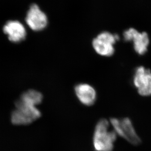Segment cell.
I'll return each instance as SVG.
<instances>
[{
    "label": "cell",
    "instance_id": "6da1fadb",
    "mask_svg": "<svg viewBox=\"0 0 151 151\" xmlns=\"http://www.w3.org/2000/svg\"><path fill=\"white\" fill-rule=\"evenodd\" d=\"M117 134L110 130V124L105 118H101L96 124L93 135V147L95 151H113Z\"/></svg>",
    "mask_w": 151,
    "mask_h": 151
},
{
    "label": "cell",
    "instance_id": "7a4b0ae2",
    "mask_svg": "<svg viewBox=\"0 0 151 151\" xmlns=\"http://www.w3.org/2000/svg\"><path fill=\"white\" fill-rule=\"evenodd\" d=\"M110 121L114 131L119 137L124 138L133 145L141 143V139L135 131L133 122L129 117L110 118Z\"/></svg>",
    "mask_w": 151,
    "mask_h": 151
},
{
    "label": "cell",
    "instance_id": "3957f363",
    "mask_svg": "<svg viewBox=\"0 0 151 151\" xmlns=\"http://www.w3.org/2000/svg\"><path fill=\"white\" fill-rule=\"evenodd\" d=\"M16 109L12 114V122L13 124L21 125L30 124L41 116L40 111L33 106L29 105L16 101Z\"/></svg>",
    "mask_w": 151,
    "mask_h": 151
},
{
    "label": "cell",
    "instance_id": "277c9868",
    "mask_svg": "<svg viewBox=\"0 0 151 151\" xmlns=\"http://www.w3.org/2000/svg\"><path fill=\"white\" fill-rule=\"evenodd\" d=\"M119 39L118 35H114L108 32H102L93 40V47L100 55L111 56L115 50L114 45Z\"/></svg>",
    "mask_w": 151,
    "mask_h": 151
},
{
    "label": "cell",
    "instance_id": "5b68a950",
    "mask_svg": "<svg viewBox=\"0 0 151 151\" xmlns=\"http://www.w3.org/2000/svg\"><path fill=\"white\" fill-rule=\"evenodd\" d=\"M133 84L140 96H151V70L142 66L137 68L133 78Z\"/></svg>",
    "mask_w": 151,
    "mask_h": 151
},
{
    "label": "cell",
    "instance_id": "8992f818",
    "mask_svg": "<svg viewBox=\"0 0 151 151\" xmlns=\"http://www.w3.org/2000/svg\"><path fill=\"white\" fill-rule=\"evenodd\" d=\"M25 20L29 27L36 32L43 30L47 24V16L35 4L30 6Z\"/></svg>",
    "mask_w": 151,
    "mask_h": 151
},
{
    "label": "cell",
    "instance_id": "52a82bcc",
    "mask_svg": "<svg viewBox=\"0 0 151 151\" xmlns=\"http://www.w3.org/2000/svg\"><path fill=\"white\" fill-rule=\"evenodd\" d=\"M123 37L125 41H133L134 48L138 54L143 55L148 50L149 44L148 35L145 32L140 33L133 28L124 32Z\"/></svg>",
    "mask_w": 151,
    "mask_h": 151
},
{
    "label": "cell",
    "instance_id": "ba28073f",
    "mask_svg": "<svg viewBox=\"0 0 151 151\" xmlns=\"http://www.w3.org/2000/svg\"><path fill=\"white\" fill-rule=\"evenodd\" d=\"M3 32L10 41L19 43L26 38L27 32L24 26L18 21H9L4 24Z\"/></svg>",
    "mask_w": 151,
    "mask_h": 151
},
{
    "label": "cell",
    "instance_id": "9c48e42d",
    "mask_svg": "<svg viewBox=\"0 0 151 151\" xmlns=\"http://www.w3.org/2000/svg\"><path fill=\"white\" fill-rule=\"evenodd\" d=\"M75 93L79 101L86 106L94 105L97 100V93L95 88L89 84L81 83L75 87Z\"/></svg>",
    "mask_w": 151,
    "mask_h": 151
},
{
    "label": "cell",
    "instance_id": "30bf717a",
    "mask_svg": "<svg viewBox=\"0 0 151 151\" xmlns=\"http://www.w3.org/2000/svg\"><path fill=\"white\" fill-rule=\"evenodd\" d=\"M43 100V95L35 90H30L23 93L19 101L29 105L36 106L40 104Z\"/></svg>",
    "mask_w": 151,
    "mask_h": 151
}]
</instances>
